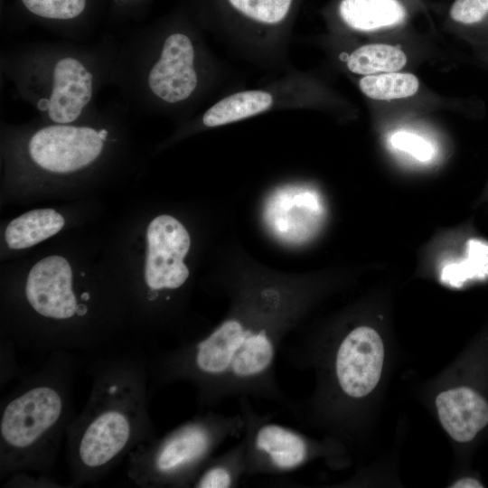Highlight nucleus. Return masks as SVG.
Here are the masks:
<instances>
[{
	"label": "nucleus",
	"instance_id": "obj_17",
	"mask_svg": "<svg viewBox=\"0 0 488 488\" xmlns=\"http://www.w3.org/2000/svg\"><path fill=\"white\" fill-rule=\"evenodd\" d=\"M25 11L62 34L74 38L84 31L90 0H19Z\"/></svg>",
	"mask_w": 488,
	"mask_h": 488
},
{
	"label": "nucleus",
	"instance_id": "obj_22",
	"mask_svg": "<svg viewBox=\"0 0 488 488\" xmlns=\"http://www.w3.org/2000/svg\"><path fill=\"white\" fill-rule=\"evenodd\" d=\"M359 88L370 99L391 100L416 94L419 81L411 73L392 71L363 76L359 80Z\"/></svg>",
	"mask_w": 488,
	"mask_h": 488
},
{
	"label": "nucleus",
	"instance_id": "obj_4",
	"mask_svg": "<svg viewBox=\"0 0 488 488\" xmlns=\"http://www.w3.org/2000/svg\"><path fill=\"white\" fill-rule=\"evenodd\" d=\"M118 42L20 43L2 52L1 74L41 119L75 122L93 113L99 92L112 85Z\"/></svg>",
	"mask_w": 488,
	"mask_h": 488
},
{
	"label": "nucleus",
	"instance_id": "obj_19",
	"mask_svg": "<svg viewBox=\"0 0 488 488\" xmlns=\"http://www.w3.org/2000/svg\"><path fill=\"white\" fill-rule=\"evenodd\" d=\"M246 477L243 438L222 454L213 455L192 483L193 488H233Z\"/></svg>",
	"mask_w": 488,
	"mask_h": 488
},
{
	"label": "nucleus",
	"instance_id": "obj_7",
	"mask_svg": "<svg viewBox=\"0 0 488 488\" xmlns=\"http://www.w3.org/2000/svg\"><path fill=\"white\" fill-rule=\"evenodd\" d=\"M303 0H204L206 24L258 65L286 67L288 42Z\"/></svg>",
	"mask_w": 488,
	"mask_h": 488
},
{
	"label": "nucleus",
	"instance_id": "obj_2",
	"mask_svg": "<svg viewBox=\"0 0 488 488\" xmlns=\"http://www.w3.org/2000/svg\"><path fill=\"white\" fill-rule=\"evenodd\" d=\"M201 24L184 14L118 42L112 85L145 114L188 117L221 82V63Z\"/></svg>",
	"mask_w": 488,
	"mask_h": 488
},
{
	"label": "nucleus",
	"instance_id": "obj_9",
	"mask_svg": "<svg viewBox=\"0 0 488 488\" xmlns=\"http://www.w3.org/2000/svg\"><path fill=\"white\" fill-rule=\"evenodd\" d=\"M251 399L239 398L244 420L246 477L295 472L320 455L318 442L296 428L277 423L272 414L258 413Z\"/></svg>",
	"mask_w": 488,
	"mask_h": 488
},
{
	"label": "nucleus",
	"instance_id": "obj_23",
	"mask_svg": "<svg viewBox=\"0 0 488 488\" xmlns=\"http://www.w3.org/2000/svg\"><path fill=\"white\" fill-rule=\"evenodd\" d=\"M454 23L476 27L488 23V0H454L448 9Z\"/></svg>",
	"mask_w": 488,
	"mask_h": 488
},
{
	"label": "nucleus",
	"instance_id": "obj_3",
	"mask_svg": "<svg viewBox=\"0 0 488 488\" xmlns=\"http://www.w3.org/2000/svg\"><path fill=\"white\" fill-rule=\"evenodd\" d=\"M90 391L66 435L70 484H95L140 444L157 436L149 412L147 359L109 354L90 365Z\"/></svg>",
	"mask_w": 488,
	"mask_h": 488
},
{
	"label": "nucleus",
	"instance_id": "obj_8",
	"mask_svg": "<svg viewBox=\"0 0 488 488\" xmlns=\"http://www.w3.org/2000/svg\"><path fill=\"white\" fill-rule=\"evenodd\" d=\"M124 108L110 105L98 108L88 117L71 123L40 119L25 131L24 151L33 165L56 174L89 168L99 161L113 135Z\"/></svg>",
	"mask_w": 488,
	"mask_h": 488
},
{
	"label": "nucleus",
	"instance_id": "obj_1",
	"mask_svg": "<svg viewBox=\"0 0 488 488\" xmlns=\"http://www.w3.org/2000/svg\"><path fill=\"white\" fill-rule=\"evenodd\" d=\"M296 294L274 286L241 294L230 314L204 335L182 340L147 360L150 390L186 383L200 410L248 397L289 411L294 399L281 388L276 362L296 325Z\"/></svg>",
	"mask_w": 488,
	"mask_h": 488
},
{
	"label": "nucleus",
	"instance_id": "obj_5",
	"mask_svg": "<svg viewBox=\"0 0 488 488\" xmlns=\"http://www.w3.org/2000/svg\"><path fill=\"white\" fill-rule=\"evenodd\" d=\"M75 371L76 360L70 352H50L2 403L1 478L33 473L48 477L75 416Z\"/></svg>",
	"mask_w": 488,
	"mask_h": 488
},
{
	"label": "nucleus",
	"instance_id": "obj_25",
	"mask_svg": "<svg viewBox=\"0 0 488 488\" xmlns=\"http://www.w3.org/2000/svg\"><path fill=\"white\" fill-rule=\"evenodd\" d=\"M450 487L455 488H482L483 484L474 477H465L455 481Z\"/></svg>",
	"mask_w": 488,
	"mask_h": 488
},
{
	"label": "nucleus",
	"instance_id": "obj_12",
	"mask_svg": "<svg viewBox=\"0 0 488 488\" xmlns=\"http://www.w3.org/2000/svg\"><path fill=\"white\" fill-rule=\"evenodd\" d=\"M145 282L148 302H166L165 292L176 291L190 272L183 262L191 239L184 226L170 215H159L148 225Z\"/></svg>",
	"mask_w": 488,
	"mask_h": 488
},
{
	"label": "nucleus",
	"instance_id": "obj_6",
	"mask_svg": "<svg viewBox=\"0 0 488 488\" xmlns=\"http://www.w3.org/2000/svg\"><path fill=\"white\" fill-rule=\"evenodd\" d=\"M240 413L200 410L162 436L140 444L127 456V476L142 488L192 487L196 476L230 438H241Z\"/></svg>",
	"mask_w": 488,
	"mask_h": 488
},
{
	"label": "nucleus",
	"instance_id": "obj_16",
	"mask_svg": "<svg viewBox=\"0 0 488 488\" xmlns=\"http://www.w3.org/2000/svg\"><path fill=\"white\" fill-rule=\"evenodd\" d=\"M408 0H335L326 11L338 25L358 33L403 24L410 13Z\"/></svg>",
	"mask_w": 488,
	"mask_h": 488
},
{
	"label": "nucleus",
	"instance_id": "obj_15",
	"mask_svg": "<svg viewBox=\"0 0 488 488\" xmlns=\"http://www.w3.org/2000/svg\"><path fill=\"white\" fill-rule=\"evenodd\" d=\"M435 404L442 427L457 442L473 440L488 424V402L469 387L444 390Z\"/></svg>",
	"mask_w": 488,
	"mask_h": 488
},
{
	"label": "nucleus",
	"instance_id": "obj_10",
	"mask_svg": "<svg viewBox=\"0 0 488 488\" xmlns=\"http://www.w3.org/2000/svg\"><path fill=\"white\" fill-rule=\"evenodd\" d=\"M72 282L71 267L60 256L47 257L37 262L26 278V303L39 317L54 324L47 354L52 352L56 324H60L56 351H77L71 322L88 317L90 308L89 302L77 296Z\"/></svg>",
	"mask_w": 488,
	"mask_h": 488
},
{
	"label": "nucleus",
	"instance_id": "obj_20",
	"mask_svg": "<svg viewBox=\"0 0 488 488\" xmlns=\"http://www.w3.org/2000/svg\"><path fill=\"white\" fill-rule=\"evenodd\" d=\"M406 63L407 56L401 49L384 43L361 45L345 57L347 70L363 76L398 71Z\"/></svg>",
	"mask_w": 488,
	"mask_h": 488
},
{
	"label": "nucleus",
	"instance_id": "obj_24",
	"mask_svg": "<svg viewBox=\"0 0 488 488\" xmlns=\"http://www.w3.org/2000/svg\"><path fill=\"white\" fill-rule=\"evenodd\" d=\"M389 140L393 147L411 155L420 162L429 161L434 155L433 145L413 133L398 131L391 135Z\"/></svg>",
	"mask_w": 488,
	"mask_h": 488
},
{
	"label": "nucleus",
	"instance_id": "obj_21",
	"mask_svg": "<svg viewBox=\"0 0 488 488\" xmlns=\"http://www.w3.org/2000/svg\"><path fill=\"white\" fill-rule=\"evenodd\" d=\"M488 277V242L479 239H470L465 244L463 259L450 262L441 269L442 283L461 287L471 280Z\"/></svg>",
	"mask_w": 488,
	"mask_h": 488
},
{
	"label": "nucleus",
	"instance_id": "obj_26",
	"mask_svg": "<svg viewBox=\"0 0 488 488\" xmlns=\"http://www.w3.org/2000/svg\"><path fill=\"white\" fill-rule=\"evenodd\" d=\"M118 2H122L124 5H134L138 4L141 2V0H117Z\"/></svg>",
	"mask_w": 488,
	"mask_h": 488
},
{
	"label": "nucleus",
	"instance_id": "obj_18",
	"mask_svg": "<svg viewBox=\"0 0 488 488\" xmlns=\"http://www.w3.org/2000/svg\"><path fill=\"white\" fill-rule=\"evenodd\" d=\"M63 226L64 219L54 210H33L15 218L8 224L5 239L9 248L23 249L52 237Z\"/></svg>",
	"mask_w": 488,
	"mask_h": 488
},
{
	"label": "nucleus",
	"instance_id": "obj_11",
	"mask_svg": "<svg viewBox=\"0 0 488 488\" xmlns=\"http://www.w3.org/2000/svg\"><path fill=\"white\" fill-rule=\"evenodd\" d=\"M331 385L345 400H358L368 396L380 380L384 346L373 328L360 325L352 328L328 352Z\"/></svg>",
	"mask_w": 488,
	"mask_h": 488
},
{
	"label": "nucleus",
	"instance_id": "obj_13",
	"mask_svg": "<svg viewBox=\"0 0 488 488\" xmlns=\"http://www.w3.org/2000/svg\"><path fill=\"white\" fill-rule=\"evenodd\" d=\"M298 84L297 77L292 73L265 87L230 92L198 113L192 124L211 128L276 109L296 108L302 105Z\"/></svg>",
	"mask_w": 488,
	"mask_h": 488
},
{
	"label": "nucleus",
	"instance_id": "obj_14",
	"mask_svg": "<svg viewBox=\"0 0 488 488\" xmlns=\"http://www.w3.org/2000/svg\"><path fill=\"white\" fill-rule=\"evenodd\" d=\"M264 215L269 229L278 238L301 242L317 230L324 216V207L316 191L287 185L270 196Z\"/></svg>",
	"mask_w": 488,
	"mask_h": 488
}]
</instances>
